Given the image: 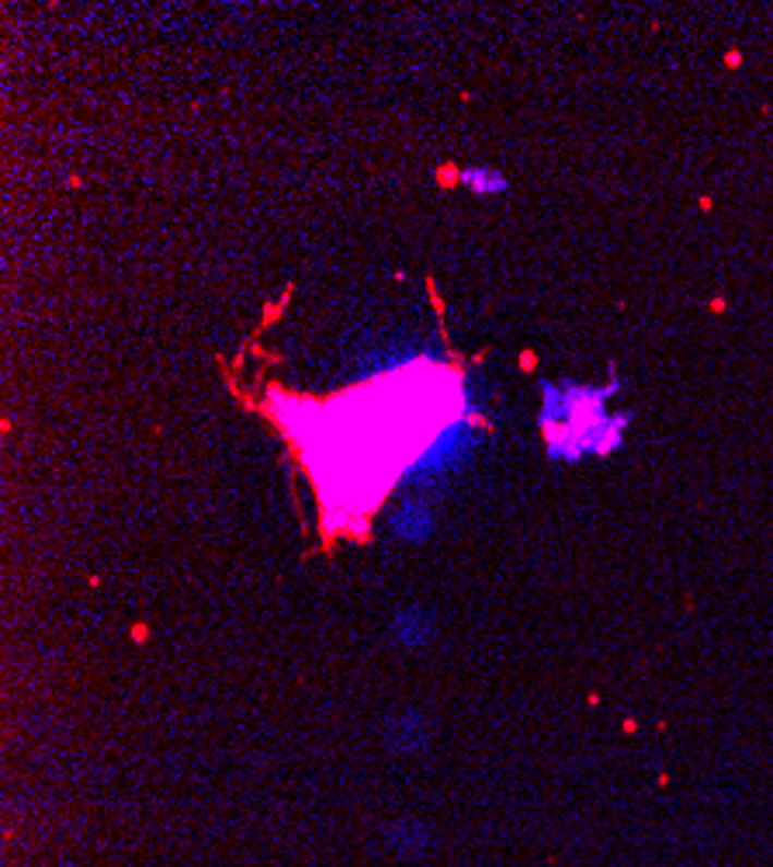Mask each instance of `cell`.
Here are the masks:
<instances>
[{"label": "cell", "mask_w": 773, "mask_h": 867, "mask_svg": "<svg viewBox=\"0 0 773 867\" xmlns=\"http://www.w3.org/2000/svg\"><path fill=\"white\" fill-rule=\"evenodd\" d=\"M621 393V378L607 385L583 382H545L541 385V413L538 428L545 437L548 458L555 461H583L587 455H611L625 445L628 413H607V399Z\"/></svg>", "instance_id": "obj_1"}, {"label": "cell", "mask_w": 773, "mask_h": 867, "mask_svg": "<svg viewBox=\"0 0 773 867\" xmlns=\"http://www.w3.org/2000/svg\"><path fill=\"white\" fill-rule=\"evenodd\" d=\"M458 181L466 184L472 195H482V198H493V195H504L507 191V173L504 170H493V167H466L458 173Z\"/></svg>", "instance_id": "obj_2"}, {"label": "cell", "mask_w": 773, "mask_h": 867, "mask_svg": "<svg viewBox=\"0 0 773 867\" xmlns=\"http://www.w3.org/2000/svg\"><path fill=\"white\" fill-rule=\"evenodd\" d=\"M431 510L427 507H420V504H406L402 510H396L392 517V528L399 538H406V542H420V538H427L431 531Z\"/></svg>", "instance_id": "obj_3"}, {"label": "cell", "mask_w": 773, "mask_h": 867, "mask_svg": "<svg viewBox=\"0 0 773 867\" xmlns=\"http://www.w3.org/2000/svg\"><path fill=\"white\" fill-rule=\"evenodd\" d=\"M396 635H399V642H402V646H420V642L431 635V625H427V618H423V614L410 611V614H399Z\"/></svg>", "instance_id": "obj_4"}]
</instances>
